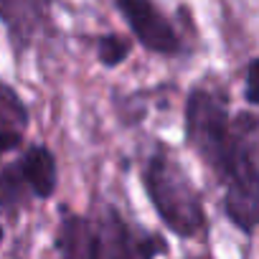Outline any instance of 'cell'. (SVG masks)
<instances>
[{
  "mask_svg": "<svg viewBox=\"0 0 259 259\" xmlns=\"http://www.w3.org/2000/svg\"><path fill=\"white\" fill-rule=\"evenodd\" d=\"M219 178L229 219L251 234L259 226V117L244 112L231 119V145Z\"/></svg>",
  "mask_w": 259,
  "mask_h": 259,
  "instance_id": "1",
  "label": "cell"
},
{
  "mask_svg": "<svg viewBox=\"0 0 259 259\" xmlns=\"http://www.w3.org/2000/svg\"><path fill=\"white\" fill-rule=\"evenodd\" d=\"M143 183L155 211L170 231L188 239L201 234L206 224L201 193L188 178V173L181 168V163L165 148H158L145 163Z\"/></svg>",
  "mask_w": 259,
  "mask_h": 259,
  "instance_id": "2",
  "label": "cell"
},
{
  "mask_svg": "<svg viewBox=\"0 0 259 259\" xmlns=\"http://www.w3.org/2000/svg\"><path fill=\"white\" fill-rule=\"evenodd\" d=\"M186 138L201 160L219 176L229 145H231V119L226 114L224 99L208 89H193L186 102Z\"/></svg>",
  "mask_w": 259,
  "mask_h": 259,
  "instance_id": "3",
  "label": "cell"
},
{
  "mask_svg": "<svg viewBox=\"0 0 259 259\" xmlns=\"http://www.w3.org/2000/svg\"><path fill=\"white\" fill-rule=\"evenodd\" d=\"M117 8L130 23L138 41L155 51V54H176L178 51V36L170 28V23L158 13V8L150 0H117Z\"/></svg>",
  "mask_w": 259,
  "mask_h": 259,
  "instance_id": "4",
  "label": "cell"
},
{
  "mask_svg": "<svg viewBox=\"0 0 259 259\" xmlns=\"http://www.w3.org/2000/svg\"><path fill=\"white\" fill-rule=\"evenodd\" d=\"M21 176L38 198H49L56 191V160L46 148H31L21 160Z\"/></svg>",
  "mask_w": 259,
  "mask_h": 259,
  "instance_id": "5",
  "label": "cell"
},
{
  "mask_svg": "<svg viewBox=\"0 0 259 259\" xmlns=\"http://www.w3.org/2000/svg\"><path fill=\"white\" fill-rule=\"evenodd\" d=\"M26 122H28V114H26V107L21 104L18 94L11 87L0 84V153L18 148Z\"/></svg>",
  "mask_w": 259,
  "mask_h": 259,
  "instance_id": "6",
  "label": "cell"
},
{
  "mask_svg": "<svg viewBox=\"0 0 259 259\" xmlns=\"http://www.w3.org/2000/svg\"><path fill=\"white\" fill-rule=\"evenodd\" d=\"M64 259H99V236L84 219H66L59 236Z\"/></svg>",
  "mask_w": 259,
  "mask_h": 259,
  "instance_id": "7",
  "label": "cell"
},
{
  "mask_svg": "<svg viewBox=\"0 0 259 259\" xmlns=\"http://www.w3.org/2000/svg\"><path fill=\"white\" fill-rule=\"evenodd\" d=\"M97 236H99V259H133L127 229L112 208L102 219Z\"/></svg>",
  "mask_w": 259,
  "mask_h": 259,
  "instance_id": "8",
  "label": "cell"
},
{
  "mask_svg": "<svg viewBox=\"0 0 259 259\" xmlns=\"http://www.w3.org/2000/svg\"><path fill=\"white\" fill-rule=\"evenodd\" d=\"M0 18L16 41H26L36 21V0H0Z\"/></svg>",
  "mask_w": 259,
  "mask_h": 259,
  "instance_id": "9",
  "label": "cell"
},
{
  "mask_svg": "<svg viewBox=\"0 0 259 259\" xmlns=\"http://www.w3.org/2000/svg\"><path fill=\"white\" fill-rule=\"evenodd\" d=\"M97 51H99V61H102L104 66H117V64H122V61L127 59L130 46H127V41L119 38V36H104V38H99Z\"/></svg>",
  "mask_w": 259,
  "mask_h": 259,
  "instance_id": "10",
  "label": "cell"
},
{
  "mask_svg": "<svg viewBox=\"0 0 259 259\" xmlns=\"http://www.w3.org/2000/svg\"><path fill=\"white\" fill-rule=\"evenodd\" d=\"M246 99L259 104V59H254L246 69Z\"/></svg>",
  "mask_w": 259,
  "mask_h": 259,
  "instance_id": "11",
  "label": "cell"
},
{
  "mask_svg": "<svg viewBox=\"0 0 259 259\" xmlns=\"http://www.w3.org/2000/svg\"><path fill=\"white\" fill-rule=\"evenodd\" d=\"M0 239H3V229H0Z\"/></svg>",
  "mask_w": 259,
  "mask_h": 259,
  "instance_id": "12",
  "label": "cell"
}]
</instances>
